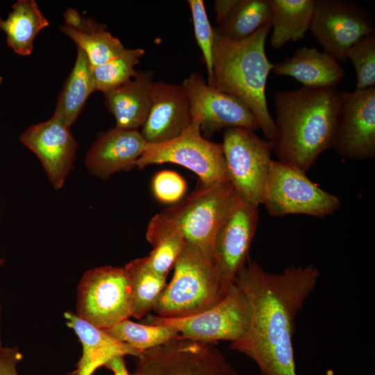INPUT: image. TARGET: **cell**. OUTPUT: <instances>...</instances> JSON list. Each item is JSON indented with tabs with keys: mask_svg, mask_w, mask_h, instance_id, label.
Instances as JSON below:
<instances>
[{
	"mask_svg": "<svg viewBox=\"0 0 375 375\" xmlns=\"http://www.w3.org/2000/svg\"><path fill=\"white\" fill-rule=\"evenodd\" d=\"M319 277L312 265L272 273L248 260L234 283L248 299L249 323L231 348L251 358L263 375H297L292 342L296 318Z\"/></svg>",
	"mask_w": 375,
	"mask_h": 375,
	"instance_id": "obj_1",
	"label": "cell"
},
{
	"mask_svg": "<svg viewBox=\"0 0 375 375\" xmlns=\"http://www.w3.org/2000/svg\"><path fill=\"white\" fill-rule=\"evenodd\" d=\"M272 151L278 161L306 172L332 148L341 106L337 88L306 87L274 96Z\"/></svg>",
	"mask_w": 375,
	"mask_h": 375,
	"instance_id": "obj_2",
	"label": "cell"
},
{
	"mask_svg": "<svg viewBox=\"0 0 375 375\" xmlns=\"http://www.w3.org/2000/svg\"><path fill=\"white\" fill-rule=\"evenodd\" d=\"M270 22L242 40H232L214 30L210 86L242 100L256 117L265 138L272 140L274 122L268 110L266 85L274 67L265 54Z\"/></svg>",
	"mask_w": 375,
	"mask_h": 375,
	"instance_id": "obj_3",
	"label": "cell"
},
{
	"mask_svg": "<svg viewBox=\"0 0 375 375\" xmlns=\"http://www.w3.org/2000/svg\"><path fill=\"white\" fill-rule=\"evenodd\" d=\"M173 277L153 308L158 316L182 318L210 309L221 302L234 283L225 281L212 258L185 240L174 265Z\"/></svg>",
	"mask_w": 375,
	"mask_h": 375,
	"instance_id": "obj_4",
	"label": "cell"
},
{
	"mask_svg": "<svg viewBox=\"0 0 375 375\" xmlns=\"http://www.w3.org/2000/svg\"><path fill=\"white\" fill-rule=\"evenodd\" d=\"M235 194L231 182L206 184L199 182L186 198L161 211L159 215L178 229L185 241L212 258L216 231Z\"/></svg>",
	"mask_w": 375,
	"mask_h": 375,
	"instance_id": "obj_5",
	"label": "cell"
},
{
	"mask_svg": "<svg viewBox=\"0 0 375 375\" xmlns=\"http://www.w3.org/2000/svg\"><path fill=\"white\" fill-rule=\"evenodd\" d=\"M262 204L271 217L305 215L324 217L340 207V199L310 181L306 172L272 160Z\"/></svg>",
	"mask_w": 375,
	"mask_h": 375,
	"instance_id": "obj_6",
	"label": "cell"
},
{
	"mask_svg": "<svg viewBox=\"0 0 375 375\" xmlns=\"http://www.w3.org/2000/svg\"><path fill=\"white\" fill-rule=\"evenodd\" d=\"M201 121L196 117L178 137L158 144L147 143L135 166L140 169L151 165L174 163L194 172L199 181L215 184L228 181L222 143L201 135Z\"/></svg>",
	"mask_w": 375,
	"mask_h": 375,
	"instance_id": "obj_7",
	"label": "cell"
},
{
	"mask_svg": "<svg viewBox=\"0 0 375 375\" xmlns=\"http://www.w3.org/2000/svg\"><path fill=\"white\" fill-rule=\"evenodd\" d=\"M133 289L124 267L110 265L88 271L78 286L77 315L101 329L131 316Z\"/></svg>",
	"mask_w": 375,
	"mask_h": 375,
	"instance_id": "obj_8",
	"label": "cell"
},
{
	"mask_svg": "<svg viewBox=\"0 0 375 375\" xmlns=\"http://www.w3.org/2000/svg\"><path fill=\"white\" fill-rule=\"evenodd\" d=\"M228 180L235 192L247 202L262 204L272 145L254 131L227 128L222 142Z\"/></svg>",
	"mask_w": 375,
	"mask_h": 375,
	"instance_id": "obj_9",
	"label": "cell"
},
{
	"mask_svg": "<svg viewBox=\"0 0 375 375\" xmlns=\"http://www.w3.org/2000/svg\"><path fill=\"white\" fill-rule=\"evenodd\" d=\"M250 318L248 299L234 283L228 294L218 304L201 313L182 318L147 315L144 324L169 325L178 331V338L213 343L239 340L245 333Z\"/></svg>",
	"mask_w": 375,
	"mask_h": 375,
	"instance_id": "obj_10",
	"label": "cell"
},
{
	"mask_svg": "<svg viewBox=\"0 0 375 375\" xmlns=\"http://www.w3.org/2000/svg\"><path fill=\"white\" fill-rule=\"evenodd\" d=\"M137 358L132 375H242L212 343L177 338Z\"/></svg>",
	"mask_w": 375,
	"mask_h": 375,
	"instance_id": "obj_11",
	"label": "cell"
},
{
	"mask_svg": "<svg viewBox=\"0 0 375 375\" xmlns=\"http://www.w3.org/2000/svg\"><path fill=\"white\" fill-rule=\"evenodd\" d=\"M310 29L324 51L344 61L348 50L362 38L374 34L368 11L347 0H316Z\"/></svg>",
	"mask_w": 375,
	"mask_h": 375,
	"instance_id": "obj_12",
	"label": "cell"
},
{
	"mask_svg": "<svg viewBox=\"0 0 375 375\" xmlns=\"http://www.w3.org/2000/svg\"><path fill=\"white\" fill-rule=\"evenodd\" d=\"M258 206L235 192L214 238L212 260L222 277L230 283L249 260V253L258 222Z\"/></svg>",
	"mask_w": 375,
	"mask_h": 375,
	"instance_id": "obj_13",
	"label": "cell"
},
{
	"mask_svg": "<svg viewBox=\"0 0 375 375\" xmlns=\"http://www.w3.org/2000/svg\"><path fill=\"white\" fill-rule=\"evenodd\" d=\"M332 148L342 157L364 160L375 156V88L342 90Z\"/></svg>",
	"mask_w": 375,
	"mask_h": 375,
	"instance_id": "obj_14",
	"label": "cell"
},
{
	"mask_svg": "<svg viewBox=\"0 0 375 375\" xmlns=\"http://www.w3.org/2000/svg\"><path fill=\"white\" fill-rule=\"evenodd\" d=\"M188 99L192 117L208 132L242 127L256 131L259 124L248 106L238 97L210 86L197 72L181 84Z\"/></svg>",
	"mask_w": 375,
	"mask_h": 375,
	"instance_id": "obj_15",
	"label": "cell"
},
{
	"mask_svg": "<svg viewBox=\"0 0 375 375\" xmlns=\"http://www.w3.org/2000/svg\"><path fill=\"white\" fill-rule=\"evenodd\" d=\"M19 140L38 157L53 188H60L72 168L77 149L69 127L52 116L30 126Z\"/></svg>",
	"mask_w": 375,
	"mask_h": 375,
	"instance_id": "obj_16",
	"label": "cell"
},
{
	"mask_svg": "<svg viewBox=\"0 0 375 375\" xmlns=\"http://www.w3.org/2000/svg\"><path fill=\"white\" fill-rule=\"evenodd\" d=\"M150 97L149 111L140 132L147 143L169 141L189 126L192 117L181 85L154 81Z\"/></svg>",
	"mask_w": 375,
	"mask_h": 375,
	"instance_id": "obj_17",
	"label": "cell"
},
{
	"mask_svg": "<svg viewBox=\"0 0 375 375\" xmlns=\"http://www.w3.org/2000/svg\"><path fill=\"white\" fill-rule=\"evenodd\" d=\"M147 142L138 130L115 127L99 135L89 149L85 166L102 179L135 166Z\"/></svg>",
	"mask_w": 375,
	"mask_h": 375,
	"instance_id": "obj_18",
	"label": "cell"
},
{
	"mask_svg": "<svg viewBox=\"0 0 375 375\" xmlns=\"http://www.w3.org/2000/svg\"><path fill=\"white\" fill-rule=\"evenodd\" d=\"M64 316L67 325L75 331L83 345L82 356L76 369L69 375H92L98 368L116 356L138 357L141 353L72 312H65Z\"/></svg>",
	"mask_w": 375,
	"mask_h": 375,
	"instance_id": "obj_19",
	"label": "cell"
},
{
	"mask_svg": "<svg viewBox=\"0 0 375 375\" xmlns=\"http://www.w3.org/2000/svg\"><path fill=\"white\" fill-rule=\"evenodd\" d=\"M278 75L294 78L306 87H333L345 77L346 72L333 56L314 47H303L290 58L274 64Z\"/></svg>",
	"mask_w": 375,
	"mask_h": 375,
	"instance_id": "obj_20",
	"label": "cell"
},
{
	"mask_svg": "<svg viewBox=\"0 0 375 375\" xmlns=\"http://www.w3.org/2000/svg\"><path fill=\"white\" fill-rule=\"evenodd\" d=\"M153 76L151 71L138 72L126 83L103 94L105 104L115 119L116 128L137 130L142 126L150 108Z\"/></svg>",
	"mask_w": 375,
	"mask_h": 375,
	"instance_id": "obj_21",
	"label": "cell"
},
{
	"mask_svg": "<svg viewBox=\"0 0 375 375\" xmlns=\"http://www.w3.org/2000/svg\"><path fill=\"white\" fill-rule=\"evenodd\" d=\"M60 30L86 53L92 67L101 65L122 53L126 47L106 30L104 24L83 17L69 8L63 15Z\"/></svg>",
	"mask_w": 375,
	"mask_h": 375,
	"instance_id": "obj_22",
	"label": "cell"
},
{
	"mask_svg": "<svg viewBox=\"0 0 375 375\" xmlns=\"http://www.w3.org/2000/svg\"><path fill=\"white\" fill-rule=\"evenodd\" d=\"M94 91L92 67L86 53L77 47L74 65L59 94L53 117L70 127Z\"/></svg>",
	"mask_w": 375,
	"mask_h": 375,
	"instance_id": "obj_23",
	"label": "cell"
},
{
	"mask_svg": "<svg viewBox=\"0 0 375 375\" xmlns=\"http://www.w3.org/2000/svg\"><path fill=\"white\" fill-rule=\"evenodd\" d=\"M271 8V46L278 49L290 41L297 42L310 29L314 0H269Z\"/></svg>",
	"mask_w": 375,
	"mask_h": 375,
	"instance_id": "obj_24",
	"label": "cell"
},
{
	"mask_svg": "<svg viewBox=\"0 0 375 375\" xmlns=\"http://www.w3.org/2000/svg\"><path fill=\"white\" fill-rule=\"evenodd\" d=\"M49 25V21L34 0L16 1L7 18H0V28L6 34L8 44L21 56L31 53L35 36Z\"/></svg>",
	"mask_w": 375,
	"mask_h": 375,
	"instance_id": "obj_25",
	"label": "cell"
},
{
	"mask_svg": "<svg viewBox=\"0 0 375 375\" xmlns=\"http://www.w3.org/2000/svg\"><path fill=\"white\" fill-rule=\"evenodd\" d=\"M146 237L153 247L150 254L146 256L149 267L158 275L167 277L182 250L183 235L158 213L150 219Z\"/></svg>",
	"mask_w": 375,
	"mask_h": 375,
	"instance_id": "obj_26",
	"label": "cell"
},
{
	"mask_svg": "<svg viewBox=\"0 0 375 375\" xmlns=\"http://www.w3.org/2000/svg\"><path fill=\"white\" fill-rule=\"evenodd\" d=\"M269 0H238L228 16L214 29L223 37L242 40L270 22Z\"/></svg>",
	"mask_w": 375,
	"mask_h": 375,
	"instance_id": "obj_27",
	"label": "cell"
},
{
	"mask_svg": "<svg viewBox=\"0 0 375 375\" xmlns=\"http://www.w3.org/2000/svg\"><path fill=\"white\" fill-rule=\"evenodd\" d=\"M133 289V304L131 316L140 319L153 310V305L165 285L167 277L151 269L146 256L137 258L124 267Z\"/></svg>",
	"mask_w": 375,
	"mask_h": 375,
	"instance_id": "obj_28",
	"label": "cell"
},
{
	"mask_svg": "<svg viewBox=\"0 0 375 375\" xmlns=\"http://www.w3.org/2000/svg\"><path fill=\"white\" fill-rule=\"evenodd\" d=\"M103 330L113 338L129 344L140 353L180 336L177 329L172 326L138 324L128 319Z\"/></svg>",
	"mask_w": 375,
	"mask_h": 375,
	"instance_id": "obj_29",
	"label": "cell"
},
{
	"mask_svg": "<svg viewBox=\"0 0 375 375\" xmlns=\"http://www.w3.org/2000/svg\"><path fill=\"white\" fill-rule=\"evenodd\" d=\"M144 52L142 48H126L117 56L92 67L95 90L104 94L130 81L137 74L135 67Z\"/></svg>",
	"mask_w": 375,
	"mask_h": 375,
	"instance_id": "obj_30",
	"label": "cell"
},
{
	"mask_svg": "<svg viewBox=\"0 0 375 375\" xmlns=\"http://www.w3.org/2000/svg\"><path fill=\"white\" fill-rule=\"evenodd\" d=\"M346 58L353 64L356 75V90H364L375 85V36L367 35L353 44Z\"/></svg>",
	"mask_w": 375,
	"mask_h": 375,
	"instance_id": "obj_31",
	"label": "cell"
},
{
	"mask_svg": "<svg viewBox=\"0 0 375 375\" xmlns=\"http://www.w3.org/2000/svg\"><path fill=\"white\" fill-rule=\"evenodd\" d=\"M194 32L197 43L200 48L208 73V84L212 81V47L214 29L209 22L205 4L202 0H188Z\"/></svg>",
	"mask_w": 375,
	"mask_h": 375,
	"instance_id": "obj_32",
	"label": "cell"
},
{
	"mask_svg": "<svg viewBox=\"0 0 375 375\" xmlns=\"http://www.w3.org/2000/svg\"><path fill=\"white\" fill-rule=\"evenodd\" d=\"M155 198L160 202L174 205L182 200L187 189L185 179L178 173L163 170L156 174L151 181Z\"/></svg>",
	"mask_w": 375,
	"mask_h": 375,
	"instance_id": "obj_33",
	"label": "cell"
},
{
	"mask_svg": "<svg viewBox=\"0 0 375 375\" xmlns=\"http://www.w3.org/2000/svg\"><path fill=\"white\" fill-rule=\"evenodd\" d=\"M19 348L1 347L0 349V375H18L16 366L22 360Z\"/></svg>",
	"mask_w": 375,
	"mask_h": 375,
	"instance_id": "obj_34",
	"label": "cell"
},
{
	"mask_svg": "<svg viewBox=\"0 0 375 375\" xmlns=\"http://www.w3.org/2000/svg\"><path fill=\"white\" fill-rule=\"evenodd\" d=\"M238 0H216L214 1V10L216 13V22L221 23L231 12Z\"/></svg>",
	"mask_w": 375,
	"mask_h": 375,
	"instance_id": "obj_35",
	"label": "cell"
},
{
	"mask_svg": "<svg viewBox=\"0 0 375 375\" xmlns=\"http://www.w3.org/2000/svg\"><path fill=\"white\" fill-rule=\"evenodd\" d=\"M124 357L116 356L110 360L104 366L110 369L114 375H130L126 367Z\"/></svg>",
	"mask_w": 375,
	"mask_h": 375,
	"instance_id": "obj_36",
	"label": "cell"
},
{
	"mask_svg": "<svg viewBox=\"0 0 375 375\" xmlns=\"http://www.w3.org/2000/svg\"><path fill=\"white\" fill-rule=\"evenodd\" d=\"M3 263V260L0 259V265H1Z\"/></svg>",
	"mask_w": 375,
	"mask_h": 375,
	"instance_id": "obj_37",
	"label": "cell"
},
{
	"mask_svg": "<svg viewBox=\"0 0 375 375\" xmlns=\"http://www.w3.org/2000/svg\"><path fill=\"white\" fill-rule=\"evenodd\" d=\"M2 81H3V78H2V77L0 76V84L2 83Z\"/></svg>",
	"mask_w": 375,
	"mask_h": 375,
	"instance_id": "obj_38",
	"label": "cell"
},
{
	"mask_svg": "<svg viewBox=\"0 0 375 375\" xmlns=\"http://www.w3.org/2000/svg\"><path fill=\"white\" fill-rule=\"evenodd\" d=\"M1 347H1V341H0V349H1Z\"/></svg>",
	"mask_w": 375,
	"mask_h": 375,
	"instance_id": "obj_39",
	"label": "cell"
}]
</instances>
